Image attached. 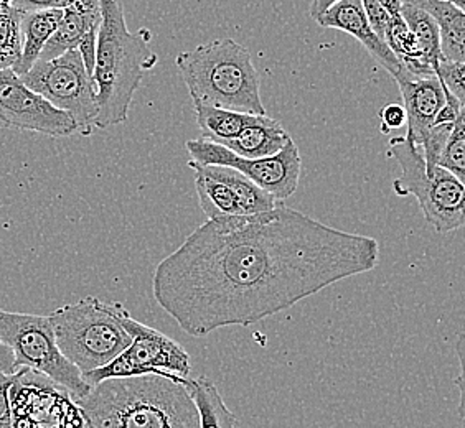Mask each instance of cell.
Here are the masks:
<instances>
[{"mask_svg": "<svg viewBox=\"0 0 465 428\" xmlns=\"http://www.w3.org/2000/svg\"><path fill=\"white\" fill-rule=\"evenodd\" d=\"M380 262V242L289 206L206 219L155 268L153 294L180 330L202 338L250 326Z\"/></svg>", "mask_w": 465, "mask_h": 428, "instance_id": "cell-1", "label": "cell"}, {"mask_svg": "<svg viewBox=\"0 0 465 428\" xmlns=\"http://www.w3.org/2000/svg\"><path fill=\"white\" fill-rule=\"evenodd\" d=\"M180 375L108 377L76 401L93 428H200L197 409Z\"/></svg>", "mask_w": 465, "mask_h": 428, "instance_id": "cell-2", "label": "cell"}, {"mask_svg": "<svg viewBox=\"0 0 465 428\" xmlns=\"http://www.w3.org/2000/svg\"><path fill=\"white\" fill-rule=\"evenodd\" d=\"M99 5L101 22L93 66L98 106L94 127L108 129L127 121L135 91L159 56L151 48L153 35L147 28L135 34L127 28L119 0H99Z\"/></svg>", "mask_w": 465, "mask_h": 428, "instance_id": "cell-3", "label": "cell"}, {"mask_svg": "<svg viewBox=\"0 0 465 428\" xmlns=\"http://www.w3.org/2000/svg\"><path fill=\"white\" fill-rule=\"evenodd\" d=\"M193 104L264 116L260 74L246 46L232 38L212 40L175 60Z\"/></svg>", "mask_w": 465, "mask_h": 428, "instance_id": "cell-4", "label": "cell"}, {"mask_svg": "<svg viewBox=\"0 0 465 428\" xmlns=\"http://www.w3.org/2000/svg\"><path fill=\"white\" fill-rule=\"evenodd\" d=\"M123 306L86 297L50 315L58 348L81 374L108 365L131 345V335L121 323Z\"/></svg>", "mask_w": 465, "mask_h": 428, "instance_id": "cell-5", "label": "cell"}, {"mask_svg": "<svg viewBox=\"0 0 465 428\" xmlns=\"http://www.w3.org/2000/svg\"><path fill=\"white\" fill-rule=\"evenodd\" d=\"M388 155L401 167V177L393 181L398 197L416 198L424 219L436 232L448 234L464 228V181L439 165L430 175L422 151L406 135L390 141Z\"/></svg>", "mask_w": 465, "mask_h": 428, "instance_id": "cell-6", "label": "cell"}, {"mask_svg": "<svg viewBox=\"0 0 465 428\" xmlns=\"http://www.w3.org/2000/svg\"><path fill=\"white\" fill-rule=\"evenodd\" d=\"M0 339L14 351L17 369L30 367L52 377L74 401L90 393L80 369L58 348L50 316L0 310Z\"/></svg>", "mask_w": 465, "mask_h": 428, "instance_id": "cell-7", "label": "cell"}, {"mask_svg": "<svg viewBox=\"0 0 465 428\" xmlns=\"http://www.w3.org/2000/svg\"><path fill=\"white\" fill-rule=\"evenodd\" d=\"M20 78L30 90L68 112L78 134H93L98 114L96 86L78 50H70L52 60L38 58Z\"/></svg>", "mask_w": 465, "mask_h": 428, "instance_id": "cell-8", "label": "cell"}, {"mask_svg": "<svg viewBox=\"0 0 465 428\" xmlns=\"http://www.w3.org/2000/svg\"><path fill=\"white\" fill-rule=\"evenodd\" d=\"M121 323L131 335V345L108 365L84 373L83 379L86 383L93 385L108 377L125 375H190L192 357L177 341L134 320L124 306L121 308Z\"/></svg>", "mask_w": 465, "mask_h": 428, "instance_id": "cell-9", "label": "cell"}, {"mask_svg": "<svg viewBox=\"0 0 465 428\" xmlns=\"http://www.w3.org/2000/svg\"><path fill=\"white\" fill-rule=\"evenodd\" d=\"M9 401L12 427H86L72 394L35 369L14 373Z\"/></svg>", "mask_w": 465, "mask_h": 428, "instance_id": "cell-10", "label": "cell"}, {"mask_svg": "<svg viewBox=\"0 0 465 428\" xmlns=\"http://www.w3.org/2000/svg\"><path fill=\"white\" fill-rule=\"evenodd\" d=\"M185 149L190 153L192 160L198 163L228 165L242 171L244 177L254 181L271 197H274L276 201H284L287 198L292 197L299 187L302 159L292 137L278 153L262 159L240 157L223 145L206 141L203 137L187 141Z\"/></svg>", "mask_w": 465, "mask_h": 428, "instance_id": "cell-11", "label": "cell"}, {"mask_svg": "<svg viewBox=\"0 0 465 428\" xmlns=\"http://www.w3.org/2000/svg\"><path fill=\"white\" fill-rule=\"evenodd\" d=\"M0 122L9 129L50 137L76 134L73 117L30 90L12 68L0 70Z\"/></svg>", "mask_w": 465, "mask_h": 428, "instance_id": "cell-12", "label": "cell"}, {"mask_svg": "<svg viewBox=\"0 0 465 428\" xmlns=\"http://www.w3.org/2000/svg\"><path fill=\"white\" fill-rule=\"evenodd\" d=\"M394 81L400 86L406 111L408 129L404 135L420 149L446 101L444 86L436 74L412 76L404 72L403 68L394 76Z\"/></svg>", "mask_w": 465, "mask_h": 428, "instance_id": "cell-13", "label": "cell"}, {"mask_svg": "<svg viewBox=\"0 0 465 428\" xmlns=\"http://www.w3.org/2000/svg\"><path fill=\"white\" fill-rule=\"evenodd\" d=\"M315 22L321 27L341 30L353 36L393 78L401 70V64L390 46L376 35L375 30L370 25L361 0H339L325 10L322 15L315 18Z\"/></svg>", "mask_w": 465, "mask_h": 428, "instance_id": "cell-14", "label": "cell"}, {"mask_svg": "<svg viewBox=\"0 0 465 428\" xmlns=\"http://www.w3.org/2000/svg\"><path fill=\"white\" fill-rule=\"evenodd\" d=\"M99 22V0H73L66 4L60 24L44 46L40 58L52 60L70 50H78L83 44H96Z\"/></svg>", "mask_w": 465, "mask_h": 428, "instance_id": "cell-15", "label": "cell"}, {"mask_svg": "<svg viewBox=\"0 0 465 428\" xmlns=\"http://www.w3.org/2000/svg\"><path fill=\"white\" fill-rule=\"evenodd\" d=\"M289 139L291 135L281 122L264 114L256 117V121L246 125L234 139L224 141L220 145L230 149L240 157L262 159L278 153Z\"/></svg>", "mask_w": 465, "mask_h": 428, "instance_id": "cell-16", "label": "cell"}, {"mask_svg": "<svg viewBox=\"0 0 465 428\" xmlns=\"http://www.w3.org/2000/svg\"><path fill=\"white\" fill-rule=\"evenodd\" d=\"M428 12L439 28L440 56L452 62H465V14L444 0H401Z\"/></svg>", "mask_w": 465, "mask_h": 428, "instance_id": "cell-17", "label": "cell"}, {"mask_svg": "<svg viewBox=\"0 0 465 428\" xmlns=\"http://www.w3.org/2000/svg\"><path fill=\"white\" fill-rule=\"evenodd\" d=\"M63 9L32 10L20 12V36H22V52L17 64L12 68L18 76L28 72L32 64L40 58V54L54 35L60 24Z\"/></svg>", "mask_w": 465, "mask_h": 428, "instance_id": "cell-18", "label": "cell"}, {"mask_svg": "<svg viewBox=\"0 0 465 428\" xmlns=\"http://www.w3.org/2000/svg\"><path fill=\"white\" fill-rule=\"evenodd\" d=\"M188 167L195 173V190L198 203L208 219L218 216L242 214V203L228 183L218 179L212 165H203L195 160L188 161Z\"/></svg>", "mask_w": 465, "mask_h": 428, "instance_id": "cell-19", "label": "cell"}, {"mask_svg": "<svg viewBox=\"0 0 465 428\" xmlns=\"http://www.w3.org/2000/svg\"><path fill=\"white\" fill-rule=\"evenodd\" d=\"M185 389L197 409L200 428H232L238 425V419L226 405L218 387L206 375L195 379H185Z\"/></svg>", "mask_w": 465, "mask_h": 428, "instance_id": "cell-20", "label": "cell"}, {"mask_svg": "<svg viewBox=\"0 0 465 428\" xmlns=\"http://www.w3.org/2000/svg\"><path fill=\"white\" fill-rule=\"evenodd\" d=\"M198 129L202 137L212 142L223 143L224 141L234 139L246 125L256 121V114L240 112L223 107L193 104Z\"/></svg>", "mask_w": 465, "mask_h": 428, "instance_id": "cell-21", "label": "cell"}, {"mask_svg": "<svg viewBox=\"0 0 465 428\" xmlns=\"http://www.w3.org/2000/svg\"><path fill=\"white\" fill-rule=\"evenodd\" d=\"M208 165H212V170L215 171L216 177L223 180L224 183H228L232 191L236 193V197L242 203V214L262 213V211H269L278 205L274 197H271L254 181L244 177L242 171L228 167V165H216V163H208Z\"/></svg>", "mask_w": 465, "mask_h": 428, "instance_id": "cell-22", "label": "cell"}, {"mask_svg": "<svg viewBox=\"0 0 465 428\" xmlns=\"http://www.w3.org/2000/svg\"><path fill=\"white\" fill-rule=\"evenodd\" d=\"M401 17L404 18L406 25L411 30L414 36L418 38L422 54L426 62L430 63V68L436 73L439 58H440V46H439V28L428 12L406 4L401 5Z\"/></svg>", "mask_w": 465, "mask_h": 428, "instance_id": "cell-23", "label": "cell"}, {"mask_svg": "<svg viewBox=\"0 0 465 428\" xmlns=\"http://www.w3.org/2000/svg\"><path fill=\"white\" fill-rule=\"evenodd\" d=\"M20 12L5 5L0 12V70L14 68L20 60Z\"/></svg>", "mask_w": 465, "mask_h": 428, "instance_id": "cell-24", "label": "cell"}, {"mask_svg": "<svg viewBox=\"0 0 465 428\" xmlns=\"http://www.w3.org/2000/svg\"><path fill=\"white\" fill-rule=\"evenodd\" d=\"M439 167L456 175L460 181L465 180V121L464 112L457 117L454 127L449 134L444 149L439 155Z\"/></svg>", "mask_w": 465, "mask_h": 428, "instance_id": "cell-25", "label": "cell"}, {"mask_svg": "<svg viewBox=\"0 0 465 428\" xmlns=\"http://www.w3.org/2000/svg\"><path fill=\"white\" fill-rule=\"evenodd\" d=\"M436 76L465 106V62L439 58Z\"/></svg>", "mask_w": 465, "mask_h": 428, "instance_id": "cell-26", "label": "cell"}, {"mask_svg": "<svg viewBox=\"0 0 465 428\" xmlns=\"http://www.w3.org/2000/svg\"><path fill=\"white\" fill-rule=\"evenodd\" d=\"M361 5H363L365 15H367L371 28L375 30L376 35L385 42L386 28L390 25L391 15L386 12L385 7L378 0H361Z\"/></svg>", "mask_w": 465, "mask_h": 428, "instance_id": "cell-27", "label": "cell"}, {"mask_svg": "<svg viewBox=\"0 0 465 428\" xmlns=\"http://www.w3.org/2000/svg\"><path fill=\"white\" fill-rule=\"evenodd\" d=\"M381 121V132L388 134L393 129H400L406 125V111L403 104H388L380 111Z\"/></svg>", "mask_w": 465, "mask_h": 428, "instance_id": "cell-28", "label": "cell"}, {"mask_svg": "<svg viewBox=\"0 0 465 428\" xmlns=\"http://www.w3.org/2000/svg\"><path fill=\"white\" fill-rule=\"evenodd\" d=\"M14 374L0 373V428L12 427L10 423L9 387Z\"/></svg>", "mask_w": 465, "mask_h": 428, "instance_id": "cell-29", "label": "cell"}, {"mask_svg": "<svg viewBox=\"0 0 465 428\" xmlns=\"http://www.w3.org/2000/svg\"><path fill=\"white\" fill-rule=\"evenodd\" d=\"M10 5L18 12H32V10L63 9V0H10Z\"/></svg>", "mask_w": 465, "mask_h": 428, "instance_id": "cell-30", "label": "cell"}, {"mask_svg": "<svg viewBox=\"0 0 465 428\" xmlns=\"http://www.w3.org/2000/svg\"><path fill=\"white\" fill-rule=\"evenodd\" d=\"M15 371H17V367H15L14 351L0 339V373L14 374Z\"/></svg>", "mask_w": 465, "mask_h": 428, "instance_id": "cell-31", "label": "cell"}, {"mask_svg": "<svg viewBox=\"0 0 465 428\" xmlns=\"http://www.w3.org/2000/svg\"><path fill=\"white\" fill-rule=\"evenodd\" d=\"M335 2H339V0H312V4H311V9H309L311 17L315 20V18L319 17V15H322L323 12L329 9L331 5H333Z\"/></svg>", "mask_w": 465, "mask_h": 428, "instance_id": "cell-32", "label": "cell"}, {"mask_svg": "<svg viewBox=\"0 0 465 428\" xmlns=\"http://www.w3.org/2000/svg\"><path fill=\"white\" fill-rule=\"evenodd\" d=\"M391 17H401V0H378Z\"/></svg>", "mask_w": 465, "mask_h": 428, "instance_id": "cell-33", "label": "cell"}, {"mask_svg": "<svg viewBox=\"0 0 465 428\" xmlns=\"http://www.w3.org/2000/svg\"><path fill=\"white\" fill-rule=\"evenodd\" d=\"M444 2H450V4H454V5H456V7H459V9L464 10L465 0H444Z\"/></svg>", "mask_w": 465, "mask_h": 428, "instance_id": "cell-34", "label": "cell"}, {"mask_svg": "<svg viewBox=\"0 0 465 428\" xmlns=\"http://www.w3.org/2000/svg\"><path fill=\"white\" fill-rule=\"evenodd\" d=\"M0 2H2V4H4V5H9V4H10V0H0Z\"/></svg>", "mask_w": 465, "mask_h": 428, "instance_id": "cell-35", "label": "cell"}, {"mask_svg": "<svg viewBox=\"0 0 465 428\" xmlns=\"http://www.w3.org/2000/svg\"><path fill=\"white\" fill-rule=\"evenodd\" d=\"M4 7H5V5H4V4H2V2H0V12H2V10H4Z\"/></svg>", "mask_w": 465, "mask_h": 428, "instance_id": "cell-36", "label": "cell"}, {"mask_svg": "<svg viewBox=\"0 0 465 428\" xmlns=\"http://www.w3.org/2000/svg\"><path fill=\"white\" fill-rule=\"evenodd\" d=\"M63 2H64V5H66V4H70V2H73V0H63Z\"/></svg>", "mask_w": 465, "mask_h": 428, "instance_id": "cell-37", "label": "cell"}]
</instances>
